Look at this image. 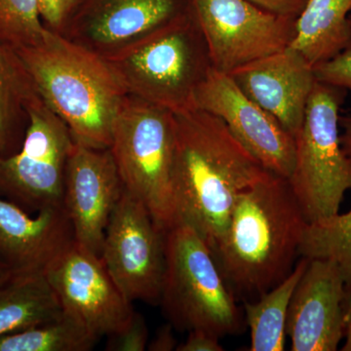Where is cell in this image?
<instances>
[{
    "mask_svg": "<svg viewBox=\"0 0 351 351\" xmlns=\"http://www.w3.org/2000/svg\"><path fill=\"white\" fill-rule=\"evenodd\" d=\"M177 348L174 327L170 322L159 328L147 345L149 351H172L177 350Z\"/></svg>",
    "mask_w": 351,
    "mask_h": 351,
    "instance_id": "f546056e",
    "label": "cell"
},
{
    "mask_svg": "<svg viewBox=\"0 0 351 351\" xmlns=\"http://www.w3.org/2000/svg\"><path fill=\"white\" fill-rule=\"evenodd\" d=\"M99 339L77 318L63 311L56 319L0 337V351H88Z\"/></svg>",
    "mask_w": 351,
    "mask_h": 351,
    "instance_id": "7402d4cb",
    "label": "cell"
},
{
    "mask_svg": "<svg viewBox=\"0 0 351 351\" xmlns=\"http://www.w3.org/2000/svg\"><path fill=\"white\" fill-rule=\"evenodd\" d=\"M270 12L297 18L308 0H247Z\"/></svg>",
    "mask_w": 351,
    "mask_h": 351,
    "instance_id": "f1b7e54d",
    "label": "cell"
},
{
    "mask_svg": "<svg viewBox=\"0 0 351 351\" xmlns=\"http://www.w3.org/2000/svg\"><path fill=\"white\" fill-rule=\"evenodd\" d=\"M314 73L317 82L351 93V45L329 61L314 66Z\"/></svg>",
    "mask_w": 351,
    "mask_h": 351,
    "instance_id": "484cf974",
    "label": "cell"
},
{
    "mask_svg": "<svg viewBox=\"0 0 351 351\" xmlns=\"http://www.w3.org/2000/svg\"><path fill=\"white\" fill-rule=\"evenodd\" d=\"M300 256L334 261L341 267L346 284H351V210L307 223Z\"/></svg>",
    "mask_w": 351,
    "mask_h": 351,
    "instance_id": "603a6c76",
    "label": "cell"
},
{
    "mask_svg": "<svg viewBox=\"0 0 351 351\" xmlns=\"http://www.w3.org/2000/svg\"><path fill=\"white\" fill-rule=\"evenodd\" d=\"M15 50L41 100L75 142L108 149L128 94L107 60L48 27L38 43Z\"/></svg>",
    "mask_w": 351,
    "mask_h": 351,
    "instance_id": "3957f363",
    "label": "cell"
},
{
    "mask_svg": "<svg viewBox=\"0 0 351 351\" xmlns=\"http://www.w3.org/2000/svg\"><path fill=\"white\" fill-rule=\"evenodd\" d=\"M11 278H12V276L9 274L8 270L0 263V286L5 284L7 281L10 280Z\"/></svg>",
    "mask_w": 351,
    "mask_h": 351,
    "instance_id": "d6a6232c",
    "label": "cell"
},
{
    "mask_svg": "<svg viewBox=\"0 0 351 351\" xmlns=\"http://www.w3.org/2000/svg\"><path fill=\"white\" fill-rule=\"evenodd\" d=\"M174 115L175 223L191 226L211 248L225 230L237 196L267 169L216 115L199 108Z\"/></svg>",
    "mask_w": 351,
    "mask_h": 351,
    "instance_id": "7a4b0ae2",
    "label": "cell"
},
{
    "mask_svg": "<svg viewBox=\"0 0 351 351\" xmlns=\"http://www.w3.org/2000/svg\"><path fill=\"white\" fill-rule=\"evenodd\" d=\"M339 126L343 127L341 134V144L343 151L351 156V113L339 119Z\"/></svg>",
    "mask_w": 351,
    "mask_h": 351,
    "instance_id": "1f68e13d",
    "label": "cell"
},
{
    "mask_svg": "<svg viewBox=\"0 0 351 351\" xmlns=\"http://www.w3.org/2000/svg\"><path fill=\"white\" fill-rule=\"evenodd\" d=\"M127 94L173 113L195 108L212 69L195 0L186 12L103 56Z\"/></svg>",
    "mask_w": 351,
    "mask_h": 351,
    "instance_id": "277c9868",
    "label": "cell"
},
{
    "mask_svg": "<svg viewBox=\"0 0 351 351\" xmlns=\"http://www.w3.org/2000/svg\"><path fill=\"white\" fill-rule=\"evenodd\" d=\"M346 279L338 263L309 258L289 304L293 351H336L345 338Z\"/></svg>",
    "mask_w": 351,
    "mask_h": 351,
    "instance_id": "5bb4252c",
    "label": "cell"
},
{
    "mask_svg": "<svg viewBox=\"0 0 351 351\" xmlns=\"http://www.w3.org/2000/svg\"><path fill=\"white\" fill-rule=\"evenodd\" d=\"M346 343L341 350L351 351V284H346Z\"/></svg>",
    "mask_w": 351,
    "mask_h": 351,
    "instance_id": "4dcf8cb0",
    "label": "cell"
},
{
    "mask_svg": "<svg viewBox=\"0 0 351 351\" xmlns=\"http://www.w3.org/2000/svg\"><path fill=\"white\" fill-rule=\"evenodd\" d=\"M41 20L51 31L64 34L82 0H38Z\"/></svg>",
    "mask_w": 351,
    "mask_h": 351,
    "instance_id": "4316f807",
    "label": "cell"
},
{
    "mask_svg": "<svg viewBox=\"0 0 351 351\" xmlns=\"http://www.w3.org/2000/svg\"><path fill=\"white\" fill-rule=\"evenodd\" d=\"M149 328L142 314L134 313L124 329L108 336L106 350L110 351H144L149 345Z\"/></svg>",
    "mask_w": 351,
    "mask_h": 351,
    "instance_id": "d4e9b609",
    "label": "cell"
},
{
    "mask_svg": "<svg viewBox=\"0 0 351 351\" xmlns=\"http://www.w3.org/2000/svg\"><path fill=\"white\" fill-rule=\"evenodd\" d=\"M164 235L144 203L123 189L108 221L101 258L129 302L159 304L165 270Z\"/></svg>",
    "mask_w": 351,
    "mask_h": 351,
    "instance_id": "30bf717a",
    "label": "cell"
},
{
    "mask_svg": "<svg viewBox=\"0 0 351 351\" xmlns=\"http://www.w3.org/2000/svg\"><path fill=\"white\" fill-rule=\"evenodd\" d=\"M343 101V89L316 82L295 138V165L288 182L307 223L339 214L351 189V156L339 134Z\"/></svg>",
    "mask_w": 351,
    "mask_h": 351,
    "instance_id": "52a82bcc",
    "label": "cell"
},
{
    "mask_svg": "<svg viewBox=\"0 0 351 351\" xmlns=\"http://www.w3.org/2000/svg\"><path fill=\"white\" fill-rule=\"evenodd\" d=\"M247 97L295 138L317 80L314 68L293 47L237 69L230 75Z\"/></svg>",
    "mask_w": 351,
    "mask_h": 351,
    "instance_id": "e0dca14e",
    "label": "cell"
},
{
    "mask_svg": "<svg viewBox=\"0 0 351 351\" xmlns=\"http://www.w3.org/2000/svg\"><path fill=\"white\" fill-rule=\"evenodd\" d=\"M309 258L302 257L287 278L253 302H243L250 328L251 351H282L285 348L289 304Z\"/></svg>",
    "mask_w": 351,
    "mask_h": 351,
    "instance_id": "44dd1931",
    "label": "cell"
},
{
    "mask_svg": "<svg viewBox=\"0 0 351 351\" xmlns=\"http://www.w3.org/2000/svg\"><path fill=\"white\" fill-rule=\"evenodd\" d=\"M2 158V154H1V152H0V159Z\"/></svg>",
    "mask_w": 351,
    "mask_h": 351,
    "instance_id": "836d02e7",
    "label": "cell"
},
{
    "mask_svg": "<svg viewBox=\"0 0 351 351\" xmlns=\"http://www.w3.org/2000/svg\"><path fill=\"white\" fill-rule=\"evenodd\" d=\"M47 27L41 20L38 0H0V41L14 49L43 38Z\"/></svg>",
    "mask_w": 351,
    "mask_h": 351,
    "instance_id": "cb8c5ba5",
    "label": "cell"
},
{
    "mask_svg": "<svg viewBox=\"0 0 351 351\" xmlns=\"http://www.w3.org/2000/svg\"><path fill=\"white\" fill-rule=\"evenodd\" d=\"M63 311L101 338L119 332L135 311L108 274L100 256L73 244L45 272Z\"/></svg>",
    "mask_w": 351,
    "mask_h": 351,
    "instance_id": "7c38bea8",
    "label": "cell"
},
{
    "mask_svg": "<svg viewBox=\"0 0 351 351\" xmlns=\"http://www.w3.org/2000/svg\"><path fill=\"white\" fill-rule=\"evenodd\" d=\"M174 145V113L128 95L113 124L108 149L124 189L144 203L163 232L175 225Z\"/></svg>",
    "mask_w": 351,
    "mask_h": 351,
    "instance_id": "8992f818",
    "label": "cell"
},
{
    "mask_svg": "<svg viewBox=\"0 0 351 351\" xmlns=\"http://www.w3.org/2000/svg\"><path fill=\"white\" fill-rule=\"evenodd\" d=\"M41 100L18 53L0 41V152H16L21 129L29 121V110Z\"/></svg>",
    "mask_w": 351,
    "mask_h": 351,
    "instance_id": "ffe728a7",
    "label": "cell"
},
{
    "mask_svg": "<svg viewBox=\"0 0 351 351\" xmlns=\"http://www.w3.org/2000/svg\"><path fill=\"white\" fill-rule=\"evenodd\" d=\"M193 107L223 120L263 167L285 179L290 178L295 165V138L247 97L232 76L212 69L196 91Z\"/></svg>",
    "mask_w": 351,
    "mask_h": 351,
    "instance_id": "8fae6325",
    "label": "cell"
},
{
    "mask_svg": "<svg viewBox=\"0 0 351 351\" xmlns=\"http://www.w3.org/2000/svg\"><path fill=\"white\" fill-rule=\"evenodd\" d=\"M73 243L64 206L45 208L32 217L0 196V263L11 276L45 274Z\"/></svg>",
    "mask_w": 351,
    "mask_h": 351,
    "instance_id": "2e32d148",
    "label": "cell"
},
{
    "mask_svg": "<svg viewBox=\"0 0 351 351\" xmlns=\"http://www.w3.org/2000/svg\"><path fill=\"white\" fill-rule=\"evenodd\" d=\"M63 311L45 274L12 277L0 286V337L56 319Z\"/></svg>",
    "mask_w": 351,
    "mask_h": 351,
    "instance_id": "d6986e66",
    "label": "cell"
},
{
    "mask_svg": "<svg viewBox=\"0 0 351 351\" xmlns=\"http://www.w3.org/2000/svg\"><path fill=\"white\" fill-rule=\"evenodd\" d=\"M218 337L203 330H193L188 332V338L181 345H178L177 351H223V346L219 343Z\"/></svg>",
    "mask_w": 351,
    "mask_h": 351,
    "instance_id": "83f0119b",
    "label": "cell"
},
{
    "mask_svg": "<svg viewBox=\"0 0 351 351\" xmlns=\"http://www.w3.org/2000/svg\"><path fill=\"white\" fill-rule=\"evenodd\" d=\"M123 189L110 149H93L75 142L64 193L75 243L101 257L108 221Z\"/></svg>",
    "mask_w": 351,
    "mask_h": 351,
    "instance_id": "4fadbf2b",
    "label": "cell"
},
{
    "mask_svg": "<svg viewBox=\"0 0 351 351\" xmlns=\"http://www.w3.org/2000/svg\"><path fill=\"white\" fill-rule=\"evenodd\" d=\"M195 0H82L64 36L106 56L186 12Z\"/></svg>",
    "mask_w": 351,
    "mask_h": 351,
    "instance_id": "9a60e30c",
    "label": "cell"
},
{
    "mask_svg": "<svg viewBox=\"0 0 351 351\" xmlns=\"http://www.w3.org/2000/svg\"><path fill=\"white\" fill-rule=\"evenodd\" d=\"M351 0H308L295 19L291 47L311 66L329 61L351 45Z\"/></svg>",
    "mask_w": 351,
    "mask_h": 351,
    "instance_id": "ac0fdd59",
    "label": "cell"
},
{
    "mask_svg": "<svg viewBox=\"0 0 351 351\" xmlns=\"http://www.w3.org/2000/svg\"><path fill=\"white\" fill-rule=\"evenodd\" d=\"M165 270L159 304L178 331L203 330L219 339L241 334L243 309L228 288L206 242L176 223L164 235Z\"/></svg>",
    "mask_w": 351,
    "mask_h": 351,
    "instance_id": "5b68a950",
    "label": "cell"
},
{
    "mask_svg": "<svg viewBox=\"0 0 351 351\" xmlns=\"http://www.w3.org/2000/svg\"><path fill=\"white\" fill-rule=\"evenodd\" d=\"M27 113L20 149L0 159V196L25 211L64 206L66 167L75 138L43 100Z\"/></svg>",
    "mask_w": 351,
    "mask_h": 351,
    "instance_id": "ba28073f",
    "label": "cell"
},
{
    "mask_svg": "<svg viewBox=\"0 0 351 351\" xmlns=\"http://www.w3.org/2000/svg\"><path fill=\"white\" fill-rule=\"evenodd\" d=\"M212 69L230 75L290 47L297 18L270 12L247 0H195Z\"/></svg>",
    "mask_w": 351,
    "mask_h": 351,
    "instance_id": "9c48e42d",
    "label": "cell"
},
{
    "mask_svg": "<svg viewBox=\"0 0 351 351\" xmlns=\"http://www.w3.org/2000/svg\"><path fill=\"white\" fill-rule=\"evenodd\" d=\"M307 221L288 180L267 170L237 196L210 248L237 302H253L287 278Z\"/></svg>",
    "mask_w": 351,
    "mask_h": 351,
    "instance_id": "6da1fadb",
    "label": "cell"
}]
</instances>
